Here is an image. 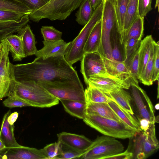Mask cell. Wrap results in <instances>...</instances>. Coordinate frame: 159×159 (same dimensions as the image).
Returning <instances> with one entry per match:
<instances>
[{"instance_id": "cell-1", "label": "cell", "mask_w": 159, "mask_h": 159, "mask_svg": "<svg viewBox=\"0 0 159 159\" xmlns=\"http://www.w3.org/2000/svg\"><path fill=\"white\" fill-rule=\"evenodd\" d=\"M16 81L54 82L67 80L81 83L76 71L64 56L46 59L37 57L33 62L13 65Z\"/></svg>"}, {"instance_id": "cell-2", "label": "cell", "mask_w": 159, "mask_h": 159, "mask_svg": "<svg viewBox=\"0 0 159 159\" xmlns=\"http://www.w3.org/2000/svg\"><path fill=\"white\" fill-rule=\"evenodd\" d=\"M16 96L35 107H49L59 103L57 98L33 81H15L9 96Z\"/></svg>"}, {"instance_id": "cell-3", "label": "cell", "mask_w": 159, "mask_h": 159, "mask_svg": "<svg viewBox=\"0 0 159 159\" xmlns=\"http://www.w3.org/2000/svg\"><path fill=\"white\" fill-rule=\"evenodd\" d=\"M116 5V0H104L101 19V43L98 51L102 57L110 59H113L111 54L112 38L117 34L120 37Z\"/></svg>"}, {"instance_id": "cell-4", "label": "cell", "mask_w": 159, "mask_h": 159, "mask_svg": "<svg viewBox=\"0 0 159 159\" xmlns=\"http://www.w3.org/2000/svg\"><path fill=\"white\" fill-rule=\"evenodd\" d=\"M84 0H51L28 16L29 19L37 22L44 18L51 20H64L78 7Z\"/></svg>"}, {"instance_id": "cell-5", "label": "cell", "mask_w": 159, "mask_h": 159, "mask_svg": "<svg viewBox=\"0 0 159 159\" xmlns=\"http://www.w3.org/2000/svg\"><path fill=\"white\" fill-rule=\"evenodd\" d=\"M104 0L93 11L88 23L82 29L77 36L70 43L66 49L65 58L71 66L81 61L84 53V48L89 35L96 24L101 19Z\"/></svg>"}, {"instance_id": "cell-6", "label": "cell", "mask_w": 159, "mask_h": 159, "mask_svg": "<svg viewBox=\"0 0 159 159\" xmlns=\"http://www.w3.org/2000/svg\"><path fill=\"white\" fill-rule=\"evenodd\" d=\"M83 120L87 125L104 135L115 138L129 139L136 132L124 122L98 115L86 114Z\"/></svg>"}, {"instance_id": "cell-7", "label": "cell", "mask_w": 159, "mask_h": 159, "mask_svg": "<svg viewBox=\"0 0 159 159\" xmlns=\"http://www.w3.org/2000/svg\"><path fill=\"white\" fill-rule=\"evenodd\" d=\"M37 83L59 100L67 99L86 102L82 83L67 80L39 81Z\"/></svg>"}, {"instance_id": "cell-8", "label": "cell", "mask_w": 159, "mask_h": 159, "mask_svg": "<svg viewBox=\"0 0 159 159\" xmlns=\"http://www.w3.org/2000/svg\"><path fill=\"white\" fill-rule=\"evenodd\" d=\"M123 144L115 138L105 135L98 137L79 158L106 159L124 151Z\"/></svg>"}, {"instance_id": "cell-9", "label": "cell", "mask_w": 159, "mask_h": 159, "mask_svg": "<svg viewBox=\"0 0 159 159\" xmlns=\"http://www.w3.org/2000/svg\"><path fill=\"white\" fill-rule=\"evenodd\" d=\"M129 89L131 97V104L134 114L137 119L143 118L151 123H156L154 108L146 92L134 81H130Z\"/></svg>"}, {"instance_id": "cell-10", "label": "cell", "mask_w": 159, "mask_h": 159, "mask_svg": "<svg viewBox=\"0 0 159 159\" xmlns=\"http://www.w3.org/2000/svg\"><path fill=\"white\" fill-rule=\"evenodd\" d=\"M0 55V100L9 97L16 80L13 64L9 60L8 45L4 39Z\"/></svg>"}, {"instance_id": "cell-11", "label": "cell", "mask_w": 159, "mask_h": 159, "mask_svg": "<svg viewBox=\"0 0 159 159\" xmlns=\"http://www.w3.org/2000/svg\"><path fill=\"white\" fill-rule=\"evenodd\" d=\"M129 139L127 149L132 153V159L147 158L159 147L158 142L154 141L142 131L136 132Z\"/></svg>"}, {"instance_id": "cell-12", "label": "cell", "mask_w": 159, "mask_h": 159, "mask_svg": "<svg viewBox=\"0 0 159 159\" xmlns=\"http://www.w3.org/2000/svg\"><path fill=\"white\" fill-rule=\"evenodd\" d=\"M81 61L80 71L87 86L91 76L114 77L107 72L102 57L98 52L85 53Z\"/></svg>"}, {"instance_id": "cell-13", "label": "cell", "mask_w": 159, "mask_h": 159, "mask_svg": "<svg viewBox=\"0 0 159 159\" xmlns=\"http://www.w3.org/2000/svg\"><path fill=\"white\" fill-rule=\"evenodd\" d=\"M88 84L106 93H109L120 88L129 89L130 86L129 81L114 77L99 75L90 77L88 80Z\"/></svg>"}, {"instance_id": "cell-14", "label": "cell", "mask_w": 159, "mask_h": 159, "mask_svg": "<svg viewBox=\"0 0 159 159\" xmlns=\"http://www.w3.org/2000/svg\"><path fill=\"white\" fill-rule=\"evenodd\" d=\"M2 159H46L41 149L21 146L5 148L0 151Z\"/></svg>"}, {"instance_id": "cell-15", "label": "cell", "mask_w": 159, "mask_h": 159, "mask_svg": "<svg viewBox=\"0 0 159 159\" xmlns=\"http://www.w3.org/2000/svg\"><path fill=\"white\" fill-rule=\"evenodd\" d=\"M58 141L76 150L84 152L93 141L84 135L62 132L57 134Z\"/></svg>"}, {"instance_id": "cell-16", "label": "cell", "mask_w": 159, "mask_h": 159, "mask_svg": "<svg viewBox=\"0 0 159 159\" xmlns=\"http://www.w3.org/2000/svg\"><path fill=\"white\" fill-rule=\"evenodd\" d=\"M43 47L37 50L35 55L37 57L46 59L51 57L64 56L70 42L66 43L62 39L54 42L43 41Z\"/></svg>"}, {"instance_id": "cell-17", "label": "cell", "mask_w": 159, "mask_h": 159, "mask_svg": "<svg viewBox=\"0 0 159 159\" xmlns=\"http://www.w3.org/2000/svg\"><path fill=\"white\" fill-rule=\"evenodd\" d=\"M11 113L10 110L4 115L0 131V140L6 148L16 147L21 146L17 142L14 136V124L10 125L7 120L8 117Z\"/></svg>"}, {"instance_id": "cell-18", "label": "cell", "mask_w": 159, "mask_h": 159, "mask_svg": "<svg viewBox=\"0 0 159 159\" xmlns=\"http://www.w3.org/2000/svg\"><path fill=\"white\" fill-rule=\"evenodd\" d=\"M86 103V114L98 115L103 117L124 122L108 103L91 102Z\"/></svg>"}, {"instance_id": "cell-19", "label": "cell", "mask_w": 159, "mask_h": 159, "mask_svg": "<svg viewBox=\"0 0 159 159\" xmlns=\"http://www.w3.org/2000/svg\"><path fill=\"white\" fill-rule=\"evenodd\" d=\"M102 59L106 69L110 75L130 81V76L124 61H118L105 57H102Z\"/></svg>"}, {"instance_id": "cell-20", "label": "cell", "mask_w": 159, "mask_h": 159, "mask_svg": "<svg viewBox=\"0 0 159 159\" xmlns=\"http://www.w3.org/2000/svg\"><path fill=\"white\" fill-rule=\"evenodd\" d=\"M151 35H148L141 40L139 48V80L143 74L150 56L151 48L154 41Z\"/></svg>"}, {"instance_id": "cell-21", "label": "cell", "mask_w": 159, "mask_h": 159, "mask_svg": "<svg viewBox=\"0 0 159 159\" xmlns=\"http://www.w3.org/2000/svg\"><path fill=\"white\" fill-rule=\"evenodd\" d=\"M18 33L22 40L24 53L25 57L35 55L37 50L35 45L34 35L30 25L27 24Z\"/></svg>"}, {"instance_id": "cell-22", "label": "cell", "mask_w": 159, "mask_h": 159, "mask_svg": "<svg viewBox=\"0 0 159 159\" xmlns=\"http://www.w3.org/2000/svg\"><path fill=\"white\" fill-rule=\"evenodd\" d=\"M28 15H25L19 21L11 20L0 21V43L6 37L18 32L29 21Z\"/></svg>"}, {"instance_id": "cell-23", "label": "cell", "mask_w": 159, "mask_h": 159, "mask_svg": "<svg viewBox=\"0 0 159 159\" xmlns=\"http://www.w3.org/2000/svg\"><path fill=\"white\" fill-rule=\"evenodd\" d=\"M118 117L136 132L142 131L139 121L133 115L124 110L115 102L110 100L107 103Z\"/></svg>"}, {"instance_id": "cell-24", "label": "cell", "mask_w": 159, "mask_h": 159, "mask_svg": "<svg viewBox=\"0 0 159 159\" xmlns=\"http://www.w3.org/2000/svg\"><path fill=\"white\" fill-rule=\"evenodd\" d=\"M123 88L116 90L106 93L119 106L132 115H134L131 104V97L129 92Z\"/></svg>"}, {"instance_id": "cell-25", "label": "cell", "mask_w": 159, "mask_h": 159, "mask_svg": "<svg viewBox=\"0 0 159 159\" xmlns=\"http://www.w3.org/2000/svg\"><path fill=\"white\" fill-rule=\"evenodd\" d=\"M101 20L99 21L90 32L84 48L85 53L98 52L101 39Z\"/></svg>"}, {"instance_id": "cell-26", "label": "cell", "mask_w": 159, "mask_h": 159, "mask_svg": "<svg viewBox=\"0 0 159 159\" xmlns=\"http://www.w3.org/2000/svg\"><path fill=\"white\" fill-rule=\"evenodd\" d=\"M4 39L8 45L13 61H21L22 59L25 57L22 40L20 36L12 34Z\"/></svg>"}, {"instance_id": "cell-27", "label": "cell", "mask_w": 159, "mask_h": 159, "mask_svg": "<svg viewBox=\"0 0 159 159\" xmlns=\"http://www.w3.org/2000/svg\"><path fill=\"white\" fill-rule=\"evenodd\" d=\"M60 101L67 112L78 118H84L86 115V102L67 99Z\"/></svg>"}, {"instance_id": "cell-28", "label": "cell", "mask_w": 159, "mask_h": 159, "mask_svg": "<svg viewBox=\"0 0 159 159\" xmlns=\"http://www.w3.org/2000/svg\"><path fill=\"white\" fill-rule=\"evenodd\" d=\"M144 18L138 16L134 20L124 33L122 44L131 38L141 40L143 34Z\"/></svg>"}, {"instance_id": "cell-29", "label": "cell", "mask_w": 159, "mask_h": 159, "mask_svg": "<svg viewBox=\"0 0 159 159\" xmlns=\"http://www.w3.org/2000/svg\"><path fill=\"white\" fill-rule=\"evenodd\" d=\"M87 86L84 90L86 102L107 103L111 100L106 93L90 84Z\"/></svg>"}, {"instance_id": "cell-30", "label": "cell", "mask_w": 159, "mask_h": 159, "mask_svg": "<svg viewBox=\"0 0 159 159\" xmlns=\"http://www.w3.org/2000/svg\"><path fill=\"white\" fill-rule=\"evenodd\" d=\"M157 42L154 41L152 46L149 57L144 72L139 80L143 84L150 86L152 84L151 78L153 68L154 62Z\"/></svg>"}, {"instance_id": "cell-31", "label": "cell", "mask_w": 159, "mask_h": 159, "mask_svg": "<svg viewBox=\"0 0 159 159\" xmlns=\"http://www.w3.org/2000/svg\"><path fill=\"white\" fill-rule=\"evenodd\" d=\"M78 10L75 13L76 21L79 24L84 26L91 17L93 10L90 0H84L79 6Z\"/></svg>"}, {"instance_id": "cell-32", "label": "cell", "mask_w": 159, "mask_h": 159, "mask_svg": "<svg viewBox=\"0 0 159 159\" xmlns=\"http://www.w3.org/2000/svg\"><path fill=\"white\" fill-rule=\"evenodd\" d=\"M128 0H116V10L120 33V41L122 45L124 31V23Z\"/></svg>"}, {"instance_id": "cell-33", "label": "cell", "mask_w": 159, "mask_h": 159, "mask_svg": "<svg viewBox=\"0 0 159 159\" xmlns=\"http://www.w3.org/2000/svg\"><path fill=\"white\" fill-rule=\"evenodd\" d=\"M0 9L10 10L29 15L32 11L23 3L16 0H0Z\"/></svg>"}, {"instance_id": "cell-34", "label": "cell", "mask_w": 159, "mask_h": 159, "mask_svg": "<svg viewBox=\"0 0 159 159\" xmlns=\"http://www.w3.org/2000/svg\"><path fill=\"white\" fill-rule=\"evenodd\" d=\"M138 2V0H128L124 23V34L134 20L139 16Z\"/></svg>"}, {"instance_id": "cell-35", "label": "cell", "mask_w": 159, "mask_h": 159, "mask_svg": "<svg viewBox=\"0 0 159 159\" xmlns=\"http://www.w3.org/2000/svg\"><path fill=\"white\" fill-rule=\"evenodd\" d=\"M130 76V80L138 83L139 66V48L125 62Z\"/></svg>"}, {"instance_id": "cell-36", "label": "cell", "mask_w": 159, "mask_h": 159, "mask_svg": "<svg viewBox=\"0 0 159 159\" xmlns=\"http://www.w3.org/2000/svg\"><path fill=\"white\" fill-rule=\"evenodd\" d=\"M141 40L131 38L123 43L124 61L125 62L138 49Z\"/></svg>"}, {"instance_id": "cell-37", "label": "cell", "mask_w": 159, "mask_h": 159, "mask_svg": "<svg viewBox=\"0 0 159 159\" xmlns=\"http://www.w3.org/2000/svg\"><path fill=\"white\" fill-rule=\"evenodd\" d=\"M41 31L45 41L54 42L61 39L62 32L52 26H43Z\"/></svg>"}, {"instance_id": "cell-38", "label": "cell", "mask_w": 159, "mask_h": 159, "mask_svg": "<svg viewBox=\"0 0 159 159\" xmlns=\"http://www.w3.org/2000/svg\"><path fill=\"white\" fill-rule=\"evenodd\" d=\"M84 153L60 142L59 153L56 159L79 158Z\"/></svg>"}, {"instance_id": "cell-39", "label": "cell", "mask_w": 159, "mask_h": 159, "mask_svg": "<svg viewBox=\"0 0 159 159\" xmlns=\"http://www.w3.org/2000/svg\"><path fill=\"white\" fill-rule=\"evenodd\" d=\"M120 36L116 34L112 38L111 40V54L113 59L120 61H124L123 57L120 48Z\"/></svg>"}, {"instance_id": "cell-40", "label": "cell", "mask_w": 159, "mask_h": 159, "mask_svg": "<svg viewBox=\"0 0 159 159\" xmlns=\"http://www.w3.org/2000/svg\"><path fill=\"white\" fill-rule=\"evenodd\" d=\"M41 149L46 159H56L59 153L60 142L48 144Z\"/></svg>"}, {"instance_id": "cell-41", "label": "cell", "mask_w": 159, "mask_h": 159, "mask_svg": "<svg viewBox=\"0 0 159 159\" xmlns=\"http://www.w3.org/2000/svg\"><path fill=\"white\" fill-rule=\"evenodd\" d=\"M25 15L21 13L8 10L0 9V21L13 20L19 21Z\"/></svg>"}, {"instance_id": "cell-42", "label": "cell", "mask_w": 159, "mask_h": 159, "mask_svg": "<svg viewBox=\"0 0 159 159\" xmlns=\"http://www.w3.org/2000/svg\"><path fill=\"white\" fill-rule=\"evenodd\" d=\"M3 105L10 108L31 106L30 105L23 99L15 96H11L3 102Z\"/></svg>"}, {"instance_id": "cell-43", "label": "cell", "mask_w": 159, "mask_h": 159, "mask_svg": "<svg viewBox=\"0 0 159 159\" xmlns=\"http://www.w3.org/2000/svg\"><path fill=\"white\" fill-rule=\"evenodd\" d=\"M152 0H138V10L139 15L144 17L152 10Z\"/></svg>"}, {"instance_id": "cell-44", "label": "cell", "mask_w": 159, "mask_h": 159, "mask_svg": "<svg viewBox=\"0 0 159 159\" xmlns=\"http://www.w3.org/2000/svg\"><path fill=\"white\" fill-rule=\"evenodd\" d=\"M159 43L157 42L155 58L153 65V68L152 76V81L153 82L159 80Z\"/></svg>"}, {"instance_id": "cell-45", "label": "cell", "mask_w": 159, "mask_h": 159, "mask_svg": "<svg viewBox=\"0 0 159 159\" xmlns=\"http://www.w3.org/2000/svg\"><path fill=\"white\" fill-rule=\"evenodd\" d=\"M25 5L32 12L35 11L44 6L46 3L43 0H16Z\"/></svg>"}, {"instance_id": "cell-46", "label": "cell", "mask_w": 159, "mask_h": 159, "mask_svg": "<svg viewBox=\"0 0 159 159\" xmlns=\"http://www.w3.org/2000/svg\"><path fill=\"white\" fill-rule=\"evenodd\" d=\"M132 153L127 149L124 152L109 157L106 159H132Z\"/></svg>"}, {"instance_id": "cell-47", "label": "cell", "mask_w": 159, "mask_h": 159, "mask_svg": "<svg viewBox=\"0 0 159 159\" xmlns=\"http://www.w3.org/2000/svg\"><path fill=\"white\" fill-rule=\"evenodd\" d=\"M18 116V113L17 111L11 113L7 118L8 123L11 125H13L17 120Z\"/></svg>"}, {"instance_id": "cell-48", "label": "cell", "mask_w": 159, "mask_h": 159, "mask_svg": "<svg viewBox=\"0 0 159 159\" xmlns=\"http://www.w3.org/2000/svg\"><path fill=\"white\" fill-rule=\"evenodd\" d=\"M103 0H90L92 7L94 11L102 2Z\"/></svg>"}, {"instance_id": "cell-49", "label": "cell", "mask_w": 159, "mask_h": 159, "mask_svg": "<svg viewBox=\"0 0 159 159\" xmlns=\"http://www.w3.org/2000/svg\"><path fill=\"white\" fill-rule=\"evenodd\" d=\"M6 148L5 146L2 141L0 140V151Z\"/></svg>"}, {"instance_id": "cell-50", "label": "cell", "mask_w": 159, "mask_h": 159, "mask_svg": "<svg viewBox=\"0 0 159 159\" xmlns=\"http://www.w3.org/2000/svg\"><path fill=\"white\" fill-rule=\"evenodd\" d=\"M155 7V8H158V11L159 12V0H156Z\"/></svg>"}, {"instance_id": "cell-51", "label": "cell", "mask_w": 159, "mask_h": 159, "mask_svg": "<svg viewBox=\"0 0 159 159\" xmlns=\"http://www.w3.org/2000/svg\"><path fill=\"white\" fill-rule=\"evenodd\" d=\"M154 108L156 110H158L159 108V103L157 104L155 106Z\"/></svg>"}, {"instance_id": "cell-52", "label": "cell", "mask_w": 159, "mask_h": 159, "mask_svg": "<svg viewBox=\"0 0 159 159\" xmlns=\"http://www.w3.org/2000/svg\"><path fill=\"white\" fill-rule=\"evenodd\" d=\"M2 43H0V55L1 54V51L2 50Z\"/></svg>"}, {"instance_id": "cell-53", "label": "cell", "mask_w": 159, "mask_h": 159, "mask_svg": "<svg viewBox=\"0 0 159 159\" xmlns=\"http://www.w3.org/2000/svg\"><path fill=\"white\" fill-rule=\"evenodd\" d=\"M44 2L46 3L50 1L51 0H43Z\"/></svg>"}, {"instance_id": "cell-54", "label": "cell", "mask_w": 159, "mask_h": 159, "mask_svg": "<svg viewBox=\"0 0 159 159\" xmlns=\"http://www.w3.org/2000/svg\"><path fill=\"white\" fill-rule=\"evenodd\" d=\"M0 159H2V156L0 154Z\"/></svg>"}]
</instances>
